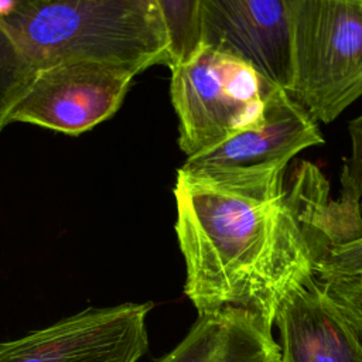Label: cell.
<instances>
[{
  "label": "cell",
  "mask_w": 362,
  "mask_h": 362,
  "mask_svg": "<svg viewBox=\"0 0 362 362\" xmlns=\"http://www.w3.org/2000/svg\"><path fill=\"white\" fill-rule=\"evenodd\" d=\"M286 168L177 170L174 229L198 315L239 308L272 329L284 297L314 277L305 180L298 170L288 189Z\"/></svg>",
  "instance_id": "1"
},
{
  "label": "cell",
  "mask_w": 362,
  "mask_h": 362,
  "mask_svg": "<svg viewBox=\"0 0 362 362\" xmlns=\"http://www.w3.org/2000/svg\"><path fill=\"white\" fill-rule=\"evenodd\" d=\"M0 17L41 71L99 62L139 75L167 66L170 41L157 0H13Z\"/></svg>",
  "instance_id": "2"
},
{
  "label": "cell",
  "mask_w": 362,
  "mask_h": 362,
  "mask_svg": "<svg viewBox=\"0 0 362 362\" xmlns=\"http://www.w3.org/2000/svg\"><path fill=\"white\" fill-rule=\"evenodd\" d=\"M288 93L315 122L331 123L362 96V0H288Z\"/></svg>",
  "instance_id": "3"
},
{
  "label": "cell",
  "mask_w": 362,
  "mask_h": 362,
  "mask_svg": "<svg viewBox=\"0 0 362 362\" xmlns=\"http://www.w3.org/2000/svg\"><path fill=\"white\" fill-rule=\"evenodd\" d=\"M272 88L245 61L204 45L194 59L171 69L170 95L181 151L194 157L260 127Z\"/></svg>",
  "instance_id": "4"
},
{
  "label": "cell",
  "mask_w": 362,
  "mask_h": 362,
  "mask_svg": "<svg viewBox=\"0 0 362 362\" xmlns=\"http://www.w3.org/2000/svg\"><path fill=\"white\" fill-rule=\"evenodd\" d=\"M153 303L89 307L0 344V362H137L148 348Z\"/></svg>",
  "instance_id": "5"
},
{
  "label": "cell",
  "mask_w": 362,
  "mask_h": 362,
  "mask_svg": "<svg viewBox=\"0 0 362 362\" xmlns=\"http://www.w3.org/2000/svg\"><path fill=\"white\" fill-rule=\"evenodd\" d=\"M136 74L99 62L61 64L41 71L11 123H28L69 136L112 117Z\"/></svg>",
  "instance_id": "6"
},
{
  "label": "cell",
  "mask_w": 362,
  "mask_h": 362,
  "mask_svg": "<svg viewBox=\"0 0 362 362\" xmlns=\"http://www.w3.org/2000/svg\"><path fill=\"white\" fill-rule=\"evenodd\" d=\"M204 45L249 64L273 86L288 90L293 27L288 0H201Z\"/></svg>",
  "instance_id": "7"
},
{
  "label": "cell",
  "mask_w": 362,
  "mask_h": 362,
  "mask_svg": "<svg viewBox=\"0 0 362 362\" xmlns=\"http://www.w3.org/2000/svg\"><path fill=\"white\" fill-rule=\"evenodd\" d=\"M274 325L279 362H362V335L315 277L284 297Z\"/></svg>",
  "instance_id": "8"
},
{
  "label": "cell",
  "mask_w": 362,
  "mask_h": 362,
  "mask_svg": "<svg viewBox=\"0 0 362 362\" xmlns=\"http://www.w3.org/2000/svg\"><path fill=\"white\" fill-rule=\"evenodd\" d=\"M322 143V133L308 112L287 90L273 86L260 127L242 132L208 151L188 157L184 164L209 170L287 165L300 151Z\"/></svg>",
  "instance_id": "9"
},
{
  "label": "cell",
  "mask_w": 362,
  "mask_h": 362,
  "mask_svg": "<svg viewBox=\"0 0 362 362\" xmlns=\"http://www.w3.org/2000/svg\"><path fill=\"white\" fill-rule=\"evenodd\" d=\"M280 349L253 314L225 308L198 315L185 338L156 362H279Z\"/></svg>",
  "instance_id": "10"
},
{
  "label": "cell",
  "mask_w": 362,
  "mask_h": 362,
  "mask_svg": "<svg viewBox=\"0 0 362 362\" xmlns=\"http://www.w3.org/2000/svg\"><path fill=\"white\" fill-rule=\"evenodd\" d=\"M7 0L0 1V14ZM40 66L17 42L0 17V133L11 123L17 106L31 90Z\"/></svg>",
  "instance_id": "11"
},
{
  "label": "cell",
  "mask_w": 362,
  "mask_h": 362,
  "mask_svg": "<svg viewBox=\"0 0 362 362\" xmlns=\"http://www.w3.org/2000/svg\"><path fill=\"white\" fill-rule=\"evenodd\" d=\"M168 34L167 66H181L204 48L201 0H157Z\"/></svg>",
  "instance_id": "12"
},
{
  "label": "cell",
  "mask_w": 362,
  "mask_h": 362,
  "mask_svg": "<svg viewBox=\"0 0 362 362\" xmlns=\"http://www.w3.org/2000/svg\"><path fill=\"white\" fill-rule=\"evenodd\" d=\"M314 277L320 284L362 280V236L327 246L315 260Z\"/></svg>",
  "instance_id": "13"
},
{
  "label": "cell",
  "mask_w": 362,
  "mask_h": 362,
  "mask_svg": "<svg viewBox=\"0 0 362 362\" xmlns=\"http://www.w3.org/2000/svg\"><path fill=\"white\" fill-rule=\"evenodd\" d=\"M348 134L351 153L342 164L341 199L359 206L362 204V113L349 120Z\"/></svg>",
  "instance_id": "14"
},
{
  "label": "cell",
  "mask_w": 362,
  "mask_h": 362,
  "mask_svg": "<svg viewBox=\"0 0 362 362\" xmlns=\"http://www.w3.org/2000/svg\"><path fill=\"white\" fill-rule=\"evenodd\" d=\"M320 286L362 335V280Z\"/></svg>",
  "instance_id": "15"
}]
</instances>
